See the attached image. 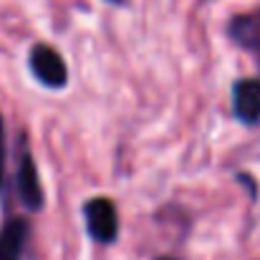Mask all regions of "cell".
<instances>
[{"label":"cell","mask_w":260,"mask_h":260,"mask_svg":"<svg viewBox=\"0 0 260 260\" xmlns=\"http://www.w3.org/2000/svg\"><path fill=\"white\" fill-rule=\"evenodd\" d=\"M28 66L33 76L48 88H63L69 84V69L61 53L48 43H36L28 53Z\"/></svg>","instance_id":"obj_1"},{"label":"cell","mask_w":260,"mask_h":260,"mask_svg":"<svg viewBox=\"0 0 260 260\" xmlns=\"http://www.w3.org/2000/svg\"><path fill=\"white\" fill-rule=\"evenodd\" d=\"M84 217H86V230L88 235L101 243L109 245L116 240L119 235V215L116 207L109 197H93L84 205Z\"/></svg>","instance_id":"obj_2"},{"label":"cell","mask_w":260,"mask_h":260,"mask_svg":"<svg viewBox=\"0 0 260 260\" xmlns=\"http://www.w3.org/2000/svg\"><path fill=\"white\" fill-rule=\"evenodd\" d=\"M18 194L28 210H41L43 189H41L38 170H36V162L28 147L20 149V159H18Z\"/></svg>","instance_id":"obj_3"},{"label":"cell","mask_w":260,"mask_h":260,"mask_svg":"<svg viewBox=\"0 0 260 260\" xmlns=\"http://www.w3.org/2000/svg\"><path fill=\"white\" fill-rule=\"evenodd\" d=\"M233 111L243 124L260 121V81L258 79H240L233 86Z\"/></svg>","instance_id":"obj_4"},{"label":"cell","mask_w":260,"mask_h":260,"mask_svg":"<svg viewBox=\"0 0 260 260\" xmlns=\"http://www.w3.org/2000/svg\"><path fill=\"white\" fill-rule=\"evenodd\" d=\"M25 240H28V222L25 220H10L0 230V260H20Z\"/></svg>","instance_id":"obj_5"},{"label":"cell","mask_w":260,"mask_h":260,"mask_svg":"<svg viewBox=\"0 0 260 260\" xmlns=\"http://www.w3.org/2000/svg\"><path fill=\"white\" fill-rule=\"evenodd\" d=\"M3 119H0V182H3V159H5V147H3Z\"/></svg>","instance_id":"obj_6"},{"label":"cell","mask_w":260,"mask_h":260,"mask_svg":"<svg viewBox=\"0 0 260 260\" xmlns=\"http://www.w3.org/2000/svg\"><path fill=\"white\" fill-rule=\"evenodd\" d=\"M250 23H253V25H260V15L255 18V20H250Z\"/></svg>","instance_id":"obj_7"},{"label":"cell","mask_w":260,"mask_h":260,"mask_svg":"<svg viewBox=\"0 0 260 260\" xmlns=\"http://www.w3.org/2000/svg\"><path fill=\"white\" fill-rule=\"evenodd\" d=\"M109 3H116V5H119V3H124V0H109Z\"/></svg>","instance_id":"obj_8"},{"label":"cell","mask_w":260,"mask_h":260,"mask_svg":"<svg viewBox=\"0 0 260 260\" xmlns=\"http://www.w3.org/2000/svg\"><path fill=\"white\" fill-rule=\"evenodd\" d=\"M159 260H174V258H159Z\"/></svg>","instance_id":"obj_9"}]
</instances>
